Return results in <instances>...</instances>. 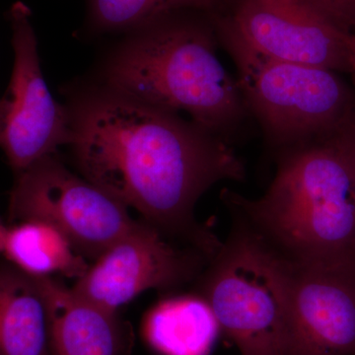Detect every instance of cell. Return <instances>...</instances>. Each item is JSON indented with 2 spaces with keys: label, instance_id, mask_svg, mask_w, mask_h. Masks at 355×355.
I'll return each mask as SVG.
<instances>
[{
  "label": "cell",
  "instance_id": "obj_1",
  "mask_svg": "<svg viewBox=\"0 0 355 355\" xmlns=\"http://www.w3.org/2000/svg\"><path fill=\"white\" fill-rule=\"evenodd\" d=\"M71 146L84 178L133 207L144 221L211 259L222 242L195 218L198 200L245 166L228 141L180 114L111 89L70 110Z\"/></svg>",
  "mask_w": 355,
  "mask_h": 355
},
{
  "label": "cell",
  "instance_id": "obj_2",
  "mask_svg": "<svg viewBox=\"0 0 355 355\" xmlns=\"http://www.w3.org/2000/svg\"><path fill=\"white\" fill-rule=\"evenodd\" d=\"M221 197L292 265L355 266V165L335 137L284 151L261 198Z\"/></svg>",
  "mask_w": 355,
  "mask_h": 355
},
{
  "label": "cell",
  "instance_id": "obj_3",
  "mask_svg": "<svg viewBox=\"0 0 355 355\" xmlns=\"http://www.w3.org/2000/svg\"><path fill=\"white\" fill-rule=\"evenodd\" d=\"M171 14L130 32L105 65L104 87L190 116L223 137L246 116L238 81L217 57L209 28Z\"/></svg>",
  "mask_w": 355,
  "mask_h": 355
},
{
  "label": "cell",
  "instance_id": "obj_4",
  "mask_svg": "<svg viewBox=\"0 0 355 355\" xmlns=\"http://www.w3.org/2000/svg\"><path fill=\"white\" fill-rule=\"evenodd\" d=\"M198 277L222 335L241 355H282L293 265L240 217Z\"/></svg>",
  "mask_w": 355,
  "mask_h": 355
},
{
  "label": "cell",
  "instance_id": "obj_5",
  "mask_svg": "<svg viewBox=\"0 0 355 355\" xmlns=\"http://www.w3.org/2000/svg\"><path fill=\"white\" fill-rule=\"evenodd\" d=\"M218 31L237 67L247 111L275 148L284 153L328 139L354 118V95L336 72L268 57L225 20H218Z\"/></svg>",
  "mask_w": 355,
  "mask_h": 355
},
{
  "label": "cell",
  "instance_id": "obj_6",
  "mask_svg": "<svg viewBox=\"0 0 355 355\" xmlns=\"http://www.w3.org/2000/svg\"><path fill=\"white\" fill-rule=\"evenodd\" d=\"M15 177L9 198L10 224H51L86 259L94 261L137 223L128 207L70 172L57 153L40 159Z\"/></svg>",
  "mask_w": 355,
  "mask_h": 355
},
{
  "label": "cell",
  "instance_id": "obj_7",
  "mask_svg": "<svg viewBox=\"0 0 355 355\" xmlns=\"http://www.w3.org/2000/svg\"><path fill=\"white\" fill-rule=\"evenodd\" d=\"M14 62L0 100V148L15 175L57 153L71 140V114L51 96L40 62L31 11L16 2L9 12Z\"/></svg>",
  "mask_w": 355,
  "mask_h": 355
},
{
  "label": "cell",
  "instance_id": "obj_8",
  "mask_svg": "<svg viewBox=\"0 0 355 355\" xmlns=\"http://www.w3.org/2000/svg\"><path fill=\"white\" fill-rule=\"evenodd\" d=\"M157 228L139 222L89 266L71 287L110 312L150 289L173 291L198 279L209 259L196 248L173 244Z\"/></svg>",
  "mask_w": 355,
  "mask_h": 355
},
{
  "label": "cell",
  "instance_id": "obj_9",
  "mask_svg": "<svg viewBox=\"0 0 355 355\" xmlns=\"http://www.w3.org/2000/svg\"><path fill=\"white\" fill-rule=\"evenodd\" d=\"M225 22L265 55L349 72L345 34L304 0H239Z\"/></svg>",
  "mask_w": 355,
  "mask_h": 355
},
{
  "label": "cell",
  "instance_id": "obj_10",
  "mask_svg": "<svg viewBox=\"0 0 355 355\" xmlns=\"http://www.w3.org/2000/svg\"><path fill=\"white\" fill-rule=\"evenodd\" d=\"M282 355H355V266H294Z\"/></svg>",
  "mask_w": 355,
  "mask_h": 355
},
{
  "label": "cell",
  "instance_id": "obj_11",
  "mask_svg": "<svg viewBox=\"0 0 355 355\" xmlns=\"http://www.w3.org/2000/svg\"><path fill=\"white\" fill-rule=\"evenodd\" d=\"M51 355H127L132 333L118 317L77 295L55 277H43Z\"/></svg>",
  "mask_w": 355,
  "mask_h": 355
},
{
  "label": "cell",
  "instance_id": "obj_12",
  "mask_svg": "<svg viewBox=\"0 0 355 355\" xmlns=\"http://www.w3.org/2000/svg\"><path fill=\"white\" fill-rule=\"evenodd\" d=\"M0 355H51L42 280L7 261L0 263Z\"/></svg>",
  "mask_w": 355,
  "mask_h": 355
},
{
  "label": "cell",
  "instance_id": "obj_13",
  "mask_svg": "<svg viewBox=\"0 0 355 355\" xmlns=\"http://www.w3.org/2000/svg\"><path fill=\"white\" fill-rule=\"evenodd\" d=\"M141 333L155 355H210L221 335L214 311L198 293L161 299L144 318Z\"/></svg>",
  "mask_w": 355,
  "mask_h": 355
},
{
  "label": "cell",
  "instance_id": "obj_14",
  "mask_svg": "<svg viewBox=\"0 0 355 355\" xmlns=\"http://www.w3.org/2000/svg\"><path fill=\"white\" fill-rule=\"evenodd\" d=\"M1 254L22 272L40 279L60 275L78 279L90 266L67 236L40 220L7 226Z\"/></svg>",
  "mask_w": 355,
  "mask_h": 355
},
{
  "label": "cell",
  "instance_id": "obj_15",
  "mask_svg": "<svg viewBox=\"0 0 355 355\" xmlns=\"http://www.w3.org/2000/svg\"><path fill=\"white\" fill-rule=\"evenodd\" d=\"M219 0H88L89 16L101 32L128 33L171 14L211 10Z\"/></svg>",
  "mask_w": 355,
  "mask_h": 355
},
{
  "label": "cell",
  "instance_id": "obj_16",
  "mask_svg": "<svg viewBox=\"0 0 355 355\" xmlns=\"http://www.w3.org/2000/svg\"><path fill=\"white\" fill-rule=\"evenodd\" d=\"M336 29L355 34V0H304Z\"/></svg>",
  "mask_w": 355,
  "mask_h": 355
},
{
  "label": "cell",
  "instance_id": "obj_17",
  "mask_svg": "<svg viewBox=\"0 0 355 355\" xmlns=\"http://www.w3.org/2000/svg\"><path fill=\"white\" fill-rule=\"evenodd\" d=\"M338 144L347 151L355 165V114L340 130L333 135Z\"/></svg>",
  "mask_w": 355,
  "mask_h": 355
},
{
  "label": "cell",
  "instance_id": "obj_18",
  "mask_svg": "<svg viewBox=\"0 0 355 355\" xmlns=\"http://www.w3.org/2000/svg\"><path fill=\"white\" fill-rule=\"evenodd\" d=\"M345 41L349 51V73L355 79V34H345Z\"/></svg>",
  "mask_w": 355,
  "mask_h": 355
},
{
  "label": "cell",
  "instance_id": "obj_19",
  "mask_svg": "<svg viewBox=\"0 0 355 355\" xmlns=\"http://www.w3.org/2000/svg\"><path fill=\"white\" fill-rule=\"evenodd\" d=\"M7 225L0 219V254L2 251V244H3L4 235H6Z\"/></svg>",
  "mask_w": 355,
  "mask_h": 355
},
{
  "label": "cell",
  "instance_id": "obj_20",
  "mask_svg": "<svg viewBox=\"0 0 355 355\" xmlns=\"http://www.w3.org/2000/svg\"><path fill=\"white\" fill-rule=\"evenodd\" d=\"M0 100H1V98H0Z\"/></svg>",
  "mask_w": 355,
  "mask_h": 355
}]
</instances>
